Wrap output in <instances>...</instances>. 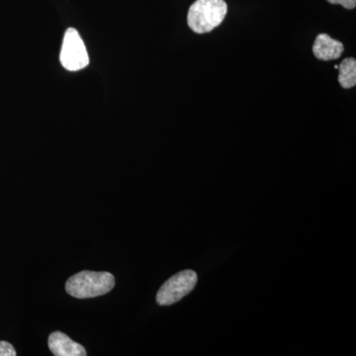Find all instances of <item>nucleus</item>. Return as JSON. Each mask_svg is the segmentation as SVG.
I'll return each mask as SVG.
<instances>
[{"instance_id": "nucleus-1", "label": "nucleus", "mask_w": 356, "mask_h": 356, "mask_svg": "<svg viewBox=\"0 0 356 356\" xmlns=\"http://www.w3.org/2000/svg\"><path fill=\"white\" fill-rule=\"evenodd\" d=\"M115 286L113 274L81 271L74 274L65 283V290L70 296L77 299L95 298L111 291Z\"/></svg>"}, {"instance_id": "nucleus-2", "label": "nucleus", "mask_w": 356, "mask_h": 356, "mask_svg": "<svg viewBox=\"0 0 356 356\" xmlns=\"http://www.w3.org/2000/svg\"><path fill=\"white\" fill-rule=\"evenodd\" d=\"M227 13L225 0H196L189 8L187 23L192 31L204 34L221 25Z\"/></svg>"}, {"instance_id": "nucleus-3", "label": "nucleus", "mask_w": 356, "mask_h": 356, "mask_svg": "<svg viewBox=\"0 0 356 356\" xmlns=\"http://www.w3.org/2000/svg\"><path fill=\"white\" fill-rule=\"evenodd\" d=\"M197 273L193 270L180 271L159 288L156 302L161 306H170L180 301L196 286Z\"/></svg>"}, {"instance_id": "nucleus-4", "label": "nucleus", "mask_w": 356, "mask_h": 356, "mask_svg": "<svg viewBox=\"0 0 356 356\" xmlns=\"http://www.w3.org/2000/svg\"><path fill=\"white\" fill-rule=\"evenodd\" d=\"M60 60L63 67L70 72L83 70L89 64L86 44L74 28H69L65 33Z\"/></svg>"}, {"instance_id": "nucleus-5", "label": "nucleus", "mask_w": 356, "mask_h": 356, "mask_svg": "<svg viewBox=\"0 0 356 356\" xmlns=\"http://www.w3.org/2000/svg\"><path fill=\"white\" fill-rule=\"evenodd\" d=\"M49 348L56 356H86V350L81 344L70 339L62 332H51L48 339Z\"/></svg>"}, {"instance_id": "nucleus-6", "label": "nucleus", "mask_w": 356, "mask_h": 356, "mask_svg": "<svg viewBox=\"0 0 356 356\" xmlns=\"http://www.w3.org/2000/svg\"><path fill=\"white\" fill-rule=\"evenodd\" d=\"M343 51V43L327 34H318L313 46L314 55L321 60H337L341 57Z\"/></svg>"}, {"instance_id": "nucleus-7", "label": "nucleus", "mask_w": 356, "mask_h": 356, "mask_svg": "<svg viewBox=\"0 0 356 356\" xmlns=\"http://www.w3.org/2000/svg\"><path fill=\"white\" fill-rule=\"evenodd\" d=\"M339 83L344 89L355 88L356 84V60L344 58L339 67Z\"/></svg>"}, {"instance_id": "nucleus-8", "label": "nucleus", "mask_w": 356, "mask_h": 356, "mask_svg": "<svg viewBox=\"0 0 356 356\" xmlns=\"http://www.w3.org/2000/svg\"><path fill=\"white\" fill-rule=\"evenodd\" d=\"M16 355L17 353L13 344L4 341H0V356H15Z\"/></svg>"}, {"instance_id": "nucleus-9", "label": "nucleus", "mask_w": 356, "mask_h": 356, "mask_svg": "<svg viewBox=\"0 0 356 356\" xmlns=\"http://www.w3.org/2000/svg\"><path fill=\"white\" fill-rule=\"evenodd\" d=\"M331 4H341L346 9H355L356 6V0H327Z\"/></svg>"}]
</instances>
